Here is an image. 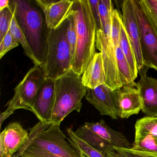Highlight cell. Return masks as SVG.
<instances>
[{
    "label": "cell",
    "mask_w": 157,
    "mask_h": 157,
    "mask_svg": "<svg viewBox=\"0 0 157 157\" xmlns=\"http://www.w3.org/2000/svg\"><path fill=\"white\" fill-rule=\"evenodd\" d=\"M60 125L38 122L30 128L27 142L13 157H80Z\"/></svg>",
    "instance_id": "6da1fadb"
},
{
    "label": "cell",
    "mask_w": 157,
    "mask_h": 157,
    "mask_svg": "<svg viewBox=\"0 0 157 157\" xmlns=\"http://www.w3.org/2000/svg\"><path fill=\"white\" fill-rule=\"evenodd\" d=\"M69 13L74 18L77 36L71 70L81 76L96 53V24L88 0H73Z\"/></svg>",
    "instance_id": "7a4b0ae2"
},
{
    "label": "cell",
    "mask_w": 157,
    "mask_h": 157,
    "mask_svg": "<svg viewBox=\"0 0 157 157\" xmlns=\"http://www.w3.org/2000/svg\"><path fill=\"white\" fill-rule=\"evenodd\" d=\"M14 15L41 68L45 61L49 28L35 1H10Z\"/></svg>",
    "instance_id": "3957f363"
},
{
    "label": "cell",
    "mask_w": 157,
    "mask_h": 157,
    "mask_svg": "<svg viewBox=\"0 0 157 157\" xmlns=\"http://www.w3.org/2000/svg\"><path fill=\"white\" fill-rule=\"evenodd\" d=\"M89 90L82 84L81 76L72 70L56 80L50 123L60 124L71 112L79 113L82 107V101Z\"/></svg>",
    "instance_id": "277c9868"
},
{
    "label": "cell",
    "mask_w": 157,
    "mask_h": 157,
    "mask_svg": "<svg viewBox=\"0 0 157 157\" xmlns=\"http://www.w3.org/2000/svg\"><path fill=\"white\" fill-rule=\"evenodd\" d=\"M68 19L57 28L49 29L46 57L42 69L46 78L56 80L71 70L73 56L67 38Z\"/></svg>",
    "instance_id": "5b68a950"
},
{
    "label": "cell",
    "mask_w": 157,
    "mask_h": 157,
    "mask_svg": "<svg viewBox=\"0 0 157 157\" xmlns=\"http://www.w3.org/2000/svg\"><path fill=\"white\" fill-rule=\"evenodd\" d=\"M75 132L80 138L104 154L114 147H132L123 133L112 129L103 119L95 123L86 122Z\"/></svg>",
    "instance_id": "8992f818"
},
{
    "label": "cell",
    "mask_w": 157,
    "mask_h": 157,
    "mask_svg": "<svg viewBox=\"0 0 157 157\" xmlns=\"http://www.w3.org/2000/svg\"><path fill=\"white\" fill-rule=\"evenodd\" d=\"M46 79L44 71L38 65L31 68L21 81L14 88V94L1 114V126L3 121L18 109L31 111L34 101Z\"/></svg>",
    "instance_id": "52a82bcc"
},
{
    "label": "cell",
    "mask_w": 157,
    "mask_h": 157,
    "mask_svg": "<svg viewBox=\"0 0 157 157\" xmlns=\"http://www.w3.org/2000/svg\"><path fill=\"white\" fill-rule=\"evenodd\" d=\"M140 32L144 67L157 71V34L151 25L141 1L132 0Z\"/></svg>",
    "instance_id": "ba28073f"
},
{
    "label": "cell",
    "mask_w": 157,
    "mask_h": 157,
    "mask_svg": "<svg viewBox=\"0 0 157 157\" xmlns=\"http://www.w3.org/2000/svg\"><path fill=\"white\" fill-rule=\"evenodd\" d=\"M96 48L102 55L105 76V85L113 90L123 87L119 80L115 48L111 38L102 30L96 32Z\"/></svg>",
    "instance_id": "9c48e42d"
},
{
    "label": "cell",
    "mask_w": 157,
    "mask_h": 157,
    "mask_svg": "<svg viewBox=\"0 0 157 157\" xmlns=\"http://www.w3.org/2000/svg\"><path fill=\"white\" fill-rule=\"evenodd\" d=\"M122 23L136 57L140 75L144 69L140 47V32L132 0H125L122 4Z\"/></svg>",
    "instance_id": "30bf717a"
},
{
    "label": "cell",
    "mask_w": 157,
    "mask_h": 157,
    "mask_svg": "<svg viewBox=\"0 0 157 157\" xmlns=\"http://www.w3.org/2000/svg\"><path fill=\"white\" fill-rule=\"evenodd\" d=\"M85 99L100 112L113 119L118 118L117 90H113L105 84L89 89Z\"/></svg>",
    "instance_id": "8fae6325"
},
{
    "label": "cell",
    "mask_w": 157,
    "mask_h": 157,
    "mask_svg": "<svg viewBox=\"0 0 157 157\" xmlns=\"http://www.w3.org/2000/svg\"><path fill=\"white\" fill-rule=\"evenodd\" d=\"M29 132L21 123H10L0 134V157H13L25 145Z\"/></svg>",
    "instance_id": "7c38bea8"
},
{
    "label": "cell",
    "mask_w": 157,
    "mask_h": 157,
    "mask_svg": "<svg viewBox=\"0 0 157 157\" xmlns=\"http://www.w3.org/2000/svg\"><path fill=\"white\" fill-rule=\"evenodd\" d=\"M55 81L46 78L30 111L43 124H50L55 98Z\"/></svg>",
    "instance_id": "4fadbf2b"
},
{
    "label": "cell",
    "mask_w": 157,
    "mask_h": 157,
    "mask_svg": "<svg viewBox=\"0 0 157 157\" xmlns=\"http://www.w3.org/2000/svg\"><path fill=\"white\" fill-rule=\"evenodd\" d=\"M43 10L49 29H56L66 20L73 4L70 0H35Z\"/></svg>",
    "instance_id": "5bb4252c"
},
{
    "label": "cell",
    "mask_w": 157,
    "mask_h": 157,
    "mask_svg": "<svg viewBox=\"0 0 157 157\" xmlns=\"http://www.w3.org/2000/svg\"><path fill=\"white\" fill-rule=\"evenodd\" d=\"M118 117L128 118L141 110L139 92L136 85H125L117 90Z\"/></svg>",
    "instance_id": "9a60e30c"
},
{
    "label": "cell",
    "mask_w": 157,
    "mask_h": 157,
    "mask_svg": "<svg viewBox=\"0 0 157 157\" xmlns=\"http://www.w3.org/2000/svg\"><path fill=\"white\" fill-rule=\"evenodd\" d=\"M141 103V111L147 116L157 117V79L141 75L136 83Z\"/></svg>",
    "instance_id": "2e32d148"
},
{
    "label": "cell",
    "mask_w": 157,
    "mask_h": 157,
    "mask_svg": "<svg viewBox=\"0 0 157 157\" xmlns=\"http://www.w3.org/2000/svg\"><path fill=\"white\" fill-rule=\"evenodd\" d=\"M82 82L89 89H94L105 84V72L101 52L95 53L82 76Z\"/></svg>",
    "instance_id": "e0dca14e"
},
{
    "label": "cell",
    "mask_w": 157,
    "mask_h": 157,
    "mask_svg": "<svg viewBox=\"0 0 157 157\" xmlns=\"http://www.w3.org/2000/svg\"><path fill=\"white\" fill-rule=\"evenodd\" d=\"M68 140L74 149L78 153H83L89 157H105V154L95 149L77 136L72 128L67 129Z\"/></svg>",
    "instance_id": "ac0fdd59"
},
{
    "label": "cell",
    "mask_w": 157,
    "mask_h": 157,
    "mask_svg": "<svg viewBox=\"0 0 157 157\" xmlns=\"http://www.w3.org/2000/svg\"><path fill=\"white\" fill-rule=\"evenodd\" d=\"M119 47L121 48L125 57L126 59L132 72L133 79H135L137 77L139 73L137 64L136 57L132 46L130 44L129 39L126 33L122 23L121 25V33H120V40H119Z\"/></svg>",
    "instance_id": "d6986e66"
},
{
    "label": "cell",
    "mask_w": 157,
    "mask_h": 157,
    "mask_svg": "<svg viewBox=\"0 0 157 157\" xmlns=\"http://www.w3.org/2000/svg\"><path fill=\"white\" fill-rule=\"evenodd\" d=\"M115 54L119 80L122 86L136 85V83L133 79L130 66L119 46L115 48Z\"/></svg>",
    "instance_id": "ffe728a7"
},
{
    "label": "cell",
    "mask_w": 157,
    "mask_h": 157,
    "mask_svg": "<svg viewBox=\"0 0 157 157\" xmlns=\"http://www.w3.org/2000/svg\"><path fill=\"white\" fill-rule=\"evenodd\" d=\"M135 135L148 136L157 140V117L146 116L137 120Z\"/></svg>",
    "instance_id": "44dd1931"
},
{
    "label": "cell",
    "mask_w": 157,
    "mask_h": 157,
    "mask_svg": "<svg viewBox=\"0 0 157 157\" xmlns=\"http://www.w3.org/2000/svg\"><path fill=\"white\" fill-rule=\"evenodd\" d=\"M10 31L17 42L21 45L26 56L33 62L34 65H39L25 36L17 22L15 15L11 24Z\"/></svg>",
    "instance_id": "7402d4cb"
},
{
    "label": "cell",
    "mask_w": 157,
    "mask_h": 157,
    "mask_svg": "<svg viewBox=\"0 0 157 157\" xmlns=\"http://www.w3.org/2000/svg\"><path fill=\"white\" fill-rule=\"evenodd\" d=\"M114 9L111 0H99V10L101 30L105 34L111 36L112 14Z\"/></svg>",
    "instance_id": "603a6c76"
},
{
    "label": "cell",
    "mask_w": 157,
    "mask_h": 157,
    "mask_svg": "<svg viewBox=\"0 0 157 157\" xmlns=\"http://www.w3.org/2000/svg\"><path fill=\"white\" fill-rule=\"evenodd\" d=\"M14 16V10L10 2L8 7L0 11V42L10 31Z\"/></svg>",
    "instance_id": "cb8c5ba5"
},
{
    "label": "cell",
    "mask_w": 157,
    "mask_h": 157,
    "mask_svg": "<svg viewBox=\"0 0 157 157\" xmlns=\"http://www.w3.org/2000/svg\"><path fill=\"white\" fill-rule=\"evenodd\" d=\"M122 24V15H120L117 10H114L112 14L111 34V40L115 48L119 46Z\"/></svg>",
    "instance_id": "d4e9b609"
},
{
    "label": "cell",
    "mask_w": 157,
    "mask_h": 157,
    "mask_svg": "<svg viewBox=\"0 0 157 157\" xmlns=\"http://www.w3.org/2000/svg\"><path fill=\"white\" fill-rule=\"evenodd\" d=\"M145 12L157 34V0H140Z\"/></svg>",
    "instance_id": "484cf974"
},
{
    "label": "cell",
    "mask_w": 157,
    "mask_h": 157,
    "mask_svg": "<svg viewBox=\"0 0 157 157\" xmlns=\"http://www.w3.org/2000/svg\"><path fill=\"white\" fill-rule=\"evenodd\" d=\"M67 18L68 19V25L67 31V38L70 46L71 53H72L73 58H74V54H75V49H76V41H77L75 21H74L73 16L71 14H70L69 13L67 15Z\"/></svg>",
    "instance_id": "4316f807"
},
{
    "label": "cell",
    "mask_w": 157,
    "mask_h": 157,
    "mask_svg": "<svg viewBox=\"0 0 157 157\" xmlns=\"http://www.w3.org/2000/svg\"><path fill=\"white\" fill-rule=\"evenodd\" d=\"M19 46V43L13 37L10 30L0 42V59L2 58L9 51Z\"/></svg>",
    "instance_id": "83f0119b"
},
{
    "label": "cell",
    "mask_w": 157,
    "mask_h": 157,
    "mask_svg": "<svg viewBox=\"0 0 157 157\" xmlns=\"http://www.w3.org/2000/svg\"><path fill=\"white\" fill-rule=\"evenodd\" d=\"M114 149L127 157H157V152L141 151L131 148L114 147Z\"/></svg>",
    "instance_id": "f1b7e54d"
},
{
    "label": "cell",
    "mask_w": 157,
    "mask_h": 157,
    "mask_svg": "<svg viewBox=\"0 0 157 157\" xmlns=\"http://www.w3.org/2000/svg\"><path fill=\"white\" fill-rule=\"evenodd\" d=\"M88 1L90 6L92 13L96 24V30L97 31L101 30V18H100L99 10V0H95V1L88 0Z\"/></svg>",
    "instance_id": "f546056e"
},
{
    "label": "cell",
    "mask_w": 157,
    "mask_h": 157,
    "mask_svg": "<svg viewBox=\"0 0 157 157\" xmlns=\"http://www.w3.org/2000/svg\"><path fill=\"white\" fill-rule=\"evenodd\" d=\"M105 157H127L114 149L108 151L105 154Z\"/></svg>",
    "instance_id": "4dcf8cb0"
},
{
    "label": "cell",
    "mask_w": 157,
    "mask_h": 157,
    "mask_svg": "<svg viewBox=\"0 0 157 157\" xmlns=\"http://www.w3.org/2000/svg\"><path fill=\"white\" fill-rule=\"evenodd\" d=\"M10 1L9 0H1L0 1V11L8 7L10 5Z\"/></svg>",
    "instance_id": "1f68e13d"
},
{
    "label": "cell",
    "mask_w": 157,
    "mask_h": 157,
    "mask_svg": "<svg viewBox=\"0 0 157 157\" xmlns=\"http://www.w3.org/2000/svg\"><path fill=\"white\" fill-rule=\"evenodd\" d=\"M80 156V157H89L87 156V155H85V154H83V153H80L79 154Z\"/></svg>",
    "instance_id": "d6a6232c"
}]
</instances>
